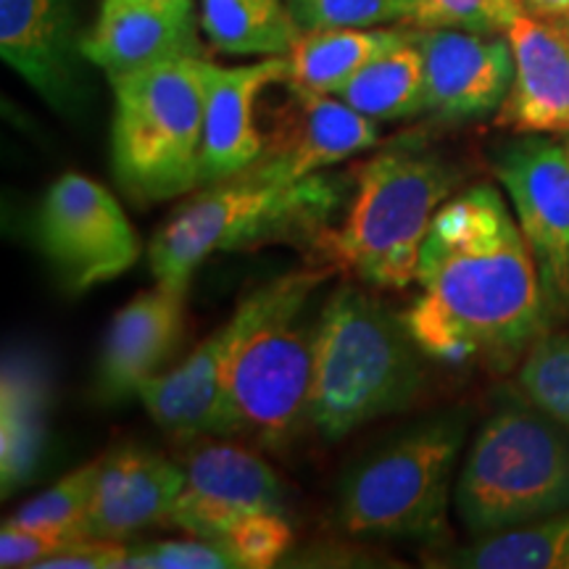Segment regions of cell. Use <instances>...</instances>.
<instances>
[{"instance_id": "cell-1", "label": "cell", "mask_w": 569, "mask_h": 569, "mask_svg": "<svg viewBox=\"0 0 569 569\" xmlns=\"http://www.w3.org/2000/svg\"><path fill=\"white\" fill-rule=\"evenodd\" d=\"M415 282L419 293L403 322L432 359L509 361L551 322L522 227L490 184L440 206Z\"/></svg>"}, {"instance_id": "cell-2", "label": "cell", "mask_w": 569, "mask_h": 569, "mask_svg": "<svg viewBox=\"0 0 569 569\" xmlns=\"http://www.w3.org/2000/svg\"><path fill=\"white\" fill-rule=\"evenodd\" d=\"M332 269H301L261 284L259 309L227 361L219 436L284 451L309 422L317 322H306L309 296Z\"/></svg>"}, {"instance_id": "cell-3", "label": "cell", "mask_w": 569, "mask_h": 569, "mask_svg": "<svg viewBox=\"0 0 569 569\" xmlns=\"http://www.w3.org/2000/svg\"><path fill=\"white\" fill-rule=\"evenodd\" d=\"M419 351L403 317L361 288H338L317 319L309 425L325 440H343L411 407L425 388Z\"/></svg>"}, {"instance_id": "cell-4", "label": "cell", "mask_w": 569, "mask_h": 569, "mask_svg": "<svg viewBox=\"0 0 569 569\" xmlns=\"http://www.w3.org/2000/svg\"><path fill=\"white\" fill-rule=\"evenodd\" d=\"M209 69L203 56H184L111 77L113 177L134 203L201 188Z\"/></svg>"}, {"instance_id": "cell-5", "label": "cell", "mask_w": 569, "mask_h": 569, "mask_svg": "<svg viewBox=\"0 0 569 569\" xmlns=\"http://www.w3.org/2000/svg\"><path fill=\"white\" fill-rule=\"evenodd\" d=\"M459 172L438 156L380 153L356 172V193L343 224L317 234V246L356 280L403 290L415 282L432 219Z\"/></svg>"}, {"instance_id": "cell-6", "label": "cell", "mask_w": 569, "mask_h": 569, "mask_svg": "<svg viewBox=\"0 0 569 569\" xmlns=\"http://www.w3.org/2000/svg\"><path fill=\"white\" fill-rule=\"evenodd\" d=\"M569 509V427L530 407L498 409L480 427L453 486V511L472 538Z\"/></svg>"}, {"instance_id": "cell-7", "label": "cell", "mask_w": 569, "mask_h": 569, "mask_svg": "<svg viewBox=\"0 0 569 569\" xmlns=\"http://www.w3.org/2000/svg\"><path fill=\"white\" fill-rule=\"evenodd\" d=\"M336 198V188L317 174L288 184L238 174L201 188L148 246L156 284L188 293L198 267L211 253L317 230Z\"/></svg>"}, {"instance_id": "cell-8", "label": "cell", "mask_w": 569, "mask_h": 569, "mask_svg": "<svg viewBox=\"0 0 569 569\" xmlns=\"http://www.w3.org/2000/svg\"><path fill=\"white\" fill-rule=\"evenodd\" d=\"M465 430L461 417L427 419L359 461L340 488L338 525L343 532L443 540Z\"/></svg>"}, {"instance_id": "cell-9", "label": "cell", "mask_w": 569, "mask_h": 569, "mask_svg": "<svg viewBox=\"0 0 569 569\" xmlns=\"http://www.w3.org/2000/svg\"><path fill=\"white\" fill-rule=\"evenodd\" d=\"M34 243L74 293L122 277L142 251L122 203L80 172L61 174L42 196Z\"/></svg>"}, {"instance_id": "cell-10", "label": "cell", "mask_w": 569, "mask_h": 569, "mask_svg": "<svg viewBox=\"0 0 569 569\" xmlns=\"http://www.w3.org/2000/svg\"><path fill=\"white\" fill-rule=\"evenodd\" d=\"M517 222L536 259L551 319L569 315V151L565 142L528 134L496 156Z\"/></svg>"}, {"instance_id": "cell-11", "label": "cell", "mask_w": 569, "mask_h": 569, "mask_svg": "<svg viewBox=\"0 0 569 569\" xmlns=\"http://www.w3.org/2000/svg\"><path fill=\"white\" fill-rule=\"evenodd\" d=\"M375 142V119L340 98L288 82V101L274 117L272 132L264 134V151L243 174L261 182H301Z\"/></svg>"}, {"instance_id": "cell-12", "label": "cell", "mask_w": 569, "mask_h": 569, "mask_svg": "<svg viewBox=\"0 0 569 569\" xmlns=\"http://www.w3.org/2000/svg\"><path fill=\"white\" fill-rule=\"evenodd\" d=\"M284 511L277 472L234 443L201 446L184 461V486L167 522L198 538H224L253 515Z\"/></svg>"}, {"instance_id": "cell-13", "label": "cell", "mask_w": 569, "mask_h": 569, "mask_svg": "<svg viewBox=\"0 0 569 569\" xmlns=\"http://www.w3.org/2000/svg\"><path fill=\"white\" fill-rule=\"evenodd\" d=\"M415 40L425 63V111L461 122L501 109L515 80L507 34L415 30Z\"/></svg>"}, {"instance_id": "cell-14", "label": "cell", "mask_w": 569, "mask_h": 569, "mask_svg": "<svg viewBox=\"0 0 569 569\" xmlns=\"http://www.w3.org/2000/svg\"><path fill=\"white\" fill-rule=\"evenodd\" d=\"M261 290L240 301L234 315L190 351L172 372H161L138 390L148 415L174 438L219 436L227 361L259 309Z\"/></svg>"}, {"instance_id": "cell-15", "label": "cell", "mask_w": 569, "mask_h": 569, "mask_svg": "<svg viewBox=\"0 0 569 569\" xmlns=\"http://www.w3.org/2000/svg\"><path fill=\"white\" fill-rule=\"evenodd\" d=\"M507 38L515 80L496 124L522 134H569V19L525 11Z\"/></svg>"}, {"instance_id": "cell-16", "label": "cell", "mask_w": 569, "mask_h": 569, "mask_svg": "<svg viewBox=\"0 0 569 569\" xmlns=\"http://www.w3.org/2000/svg\"><path fill=\"white\" fill-rule=\"evenodd\" d=\"M201 17L193 0H103L101 17L82 40L84 59L109 77L153 63L203 56Z\"/></svg>"}, {"instance_id": "cell-17", "label": "cell", "mask_w": 569, "mask_h": 569, "mask_svg": "<svg viewBox=\"0 0 569 569\" xmlns=\"http://www.w3.org/2000/svg\"><path fill=\"white\" fill-rule=\"evenodd\" d=\"M288 80V56L222 69L211 63L206 90L201 188L232 180L259 161L264 134L256 127V101L267 88Z\"/></svg>"}, {"instance_id": "cell-18", "label": "cell", "mask_w": 569, "mask_h": 569, "mask_svg": "<svg viewBox=\"0 0 569 569\" xmlns=\"http://www.w3.org/2000/svg\"><path fill=\"white\" fill-rule=\"evenodd\" d=\"M184 330V293L161 288L134 296L111 319L96 372V393L117 403L138 396L142 382L161 375Z\"/></svg>"}, {"instance_id": "cell-19", "label": "cell", "mask_w": 569, "mask_h": 569, "mask_svg": "<svg viewBox=\"0 0 569 569\" xmlns=\"http://www.w3.org/2000/svg\"><path fill=\"white\" fill-rule=\"evenodd\" d=\"M182 486L184 467L161 453L134 446L106 453L84 517V536L127 540L151 525L167 522Z\"/></svg>"}, {"instance_id": "cell-20", "label": "cell", "mask_w": 569, "mask_h": 569, "mask_svg": "<svg viewBox=\"0 0 569 569\" xmlns=\"http://www.w3.org/2000/svg\"><path fill=\"white\" fill-rule=\"evenodd\" d=\"M51 382L30 353H6L0 372V482L3 496L24 488L40 469L48 440Z\"/></svg>"}, {"instance_id": "cell-21", "label": "cell", "mask_w": 569, "mask_h": 569, "mask_svg": "<svg viewBox=\"0 0 569 569\" xmlns=\"http://www.w3.org/2000/svg\"><path fill=\"white\" fill-rule=\"evenodd\" d=\"M0 53L51 103L61 106L71 96V53L61 0H0Z\"/></svg>"}, {"instance_id": "cell-22", "label": "cell", "mask_w": 569, "mask_h": 569, "mask_svg": "<svg viewBox=\"0 0 569 569\" xmlns=\"http://www.w3.org/2000/svg\"><path fill=\"white\" fill-rule=\"evenodd\" d=\"M409 38V27H346V30H303L288 53V80L306 90L338 96L369 61Z\"/></svg>"}, {"instance_id": "cell-23", "label": "cell", "mask_w": 569, "mask_h": 569, "mask_svg": "<svg viewBox=\"0 0 569 569\" xmlns=\"http://www.w3.org/2000/svg\"><path fill=\"white\" fill-rule=\"evenodd\" d=\"M201 32L227 56H288L301 27L282 0H201Z\"/></svg>"}, {"instance_id": "cell-24", "label": "cell", "mask_w": 569, "mask_h": 569, "mask_svg": "<svg viewBox=\"0 0 569 569\" xmlns=\"http://www.w3.org/2000/svg\"><path fill=\"white\" fill-rule=\"evenodd\" d=\"M338 98L375 122H393L422 113L425 63L415 30H409V38L401 46L369 61L351 82L338 90Z\"/></svg>"}, {"instance_id": "cell-25", "label": "cell", "mask_w": 569, "mask_h": 569, "mask_svg": "<svg viewBox=\"0 0 569 569\" xmlns=\"http://www.w3.org/2000/svg\"><path fill=\"white\" fill-rule=\"evenodd\" d=\"M443 559L438 565L467 569H569V509L522 528L475 538Z\"/></svg>"}, {"instance_id": "cell-26", "label": "cell", "mask_w": 569, "mask_h": 569, "mask_svg": "<svg viewBox=\"0 0 569 569\" xmlns=\"http://www.w3.org/2000/svg\"><path fill=\"white\" fill-rule=\"evenodd\" d=\"M101 459H92L88 465L77 467L74 472L63 475V478L27 501L24 507L13 511L9 522L21 525V528H38V530H56L69 532V536H84V517H88L92 493H96L98 475H101Z\"/></svg>"}, {"instance_id": "cell-27", "label": "cell", "mask_w": 569, "mask_h": 569, "mask_svg": "<svg viewBox=\"0 0 569 569\" xmlns=\"http://www.w3.org/2000/svg\"><path fill=\"white\" fill-rule=\"evenodd\" d=\"M522 13V0H407L401 27L507 34Z\"/></svg>"}, {"instance_id": "cell-28", "label": "cell", "mask_w": 569, "mask_h": 569, "mask_svg": "<svg viewBox=\"0 0 569 569\" xmlns=\"http://www.w3.org/2000/svg\"><path fill=\"white\" fill-rule=\"evenodd\" d=\"M519 390L532 407L569 427V336H540L519 365Z\"/></svg>"}, {"instance_id": "cell-29", "label": "cell", "mask_w": 569, "mask_h": 569, "mask_svg": "<svg viewBox=\"0 0 569 569\" xmlns=\"http://www.w3.org/2000/svg\"><path fill=\"white\" fill-rule=\"evenodd\" d=\"M301 30L403 24L407 0H288Z\"/></svg>"}, {"instance_id": "cell-30", "label": "cell", "mask_w": 569, "mask_h": 569, "mask_svg": "<svg viewBox=\"0 0 569 569\" xmlns=\"http://www.w3.org/2000/svg\"><path fill=\"white\" fill-rule=\"evenodd\" d=\"M127 569H240L219 538L188 536L182 540L142 543L127 553Z\"/></svg>"}, {"instance_id": "cell-31", "label": "cell", "mask_w": 569, "mask_h": 569, "mask_svg": "<svg viewBox=\"0 0 569 569\" xmlns=\"http://www.w3.org/2000/svg\"><path fill=\"white\" fill-rule=\"evenodd\" d=\"M219 540H224L240 569H269L290 551L293 530L282 511H267V515L243 519L238 528Z\"/></svg>"}, {"instance_id": "cell-32", "label": "cell", "mask_w": 569, "mask_h": 569, "mask_svg": "<svg viewBox=\"0 0 569 569\" xmlns=\"http://www.w3.org/2000/svg\"><path fill=\"white\" fill-rule=\"evenodd\" d=\"M74 540L80 538L69 536V532L21 528V525H13L6 519L3 530H0V567L38 569L42 561L56 557V553L74 543Z\"/></svg>"}, {"instance_id": "cell-33", "label": "cell", "mask_w": 569, "mask_h": 569, "mask_svg": "<svg viewBox=\"0 0 569 569\" xmlns=\"http://www.w3.org/2000/svg\"><path fill=\"white\" fill-rule=\"evenodd\" d=\"M130 549L124 540L80 538L67 549L46 559L38 569H124Z\"/></svg>"}, {"instance_id": "cell-34", "label": "cell", "mask_w": 569, "mask_h": 569, "mask_svg": "<svg viewBox=\"0 0 569 569\" xmlns=\"http://www.w3.org/2000/svg\"><path fill=\"white\" fill-rule=\"evenodd\" d=\"M525 11L536 17H559L569 19V0H522Z\"/></svg>"}, {"instance_id": "cell-35", "label": "cell", "mask_w": 569, "mask_h": 569, "mask_svg": "<svg viewBox=\"0 0 569 569\" xmlns=\"http://www.w3.org/2000/svg\"><path fill=\"white\" fill-rule=\"evenodd\" d=\"M565 146H567V151H569V134H567V140H565Z\"/></svg>"}]
</instances>
